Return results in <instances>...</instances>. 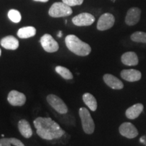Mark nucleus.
<instances>
[{
	"instance_id": "nucleus-12",
	"label": "nucleus",
	"mask_w": 146,
	"mask_h": 146,
	"mask_svg": "<svg viewBox=\"0 0 146 146\" xmlns=\"http://www.w3.org/2000/svg\"><path fill=\"white\" fill-rule=\"evenodd\" d=\"M121 77L125 81L129 82L138 81L141 79V73L140 71L135 69H128V70H123L120 72Z\"/></svg>"
},
{
	"instance_id": "nucleus-1",
	"label": "nucleus",
	"mask_w": 146,
	"mask_h": 146,
	"mask_svg": "<svg viewBox=\"0 0 146 146\" xmlns=\"http://www.w3.org/2000/svg\"><path fill=\"white\" fill-rule=\"evenodd\" d=\"M36 134L46 140L59 139L64 135L65 131L51 118L38 117L33 121Z\"/></svg>"
},
{
	"instance_id": "nucleus-18",
	"label": "nucleus",
	"mask_w": 146,
	"mask_h": 146,
	"mask_svg": "<svg viewBox=\"0 0 146 146\" xmlns=\"http://www.w3.org/2000/svg\"><path fill=\"white\" fill-rule=\"evenodd\" d=\"M36 29L33 27H25L18 31L17 35L21 39H28L36 35Z\"/></svg>"
},
{
	"instance_id": "nucleus-9",
	"label": "nucleus",
	"mask_w": 146,
	"mask_h": 146,
	"mask_svg": "<svg viewBox=\"0 0 146 146\" xmlns=\"http://www.w3.org/2000/svg\"><path fill=\"white\" fill-rule=\"evenodd\" d=\"M26 100L25 95L18 91L12 90L8 94V101L13 106H22L25 104Z\"/></svg>"
},
{
	"instance_id": "nucleus-10",
	"label": "nucleus",
	"mask_w": 146,
	"mask_h": 146,
	"mask_svg": "<svg viewBox=\"0 0 146 146\" xmlns=\"http://www.w3.org/2000/svg\"><path fill=\"white\" fill-rule=\"evenodd\" d=\"M141 11L139 8L133 7L127 11L125 18V23L129 26H134L140 21Z\"/></svg>"
},
{
	"instance_id": "nucleus-23",
	"label": "nucleus",
	"mask_w": 146,
	"mask_h": 146,
	"mask_svg": "<svg viewBox=\"0 0 146 146\" xmlns=\"http://www.w3.org/2000/svg\"><path fill=\"white\" fill-rule=\"evenodd\" d=\"M8 16L9 19L14 23H18L21 21V14L20 13L19 11L16 10H14V9L10 10L8 12Z\"/></svg>"
},
{
	"instance_id": "nucleus-15",
	"label": "nucleus",
	"mask_w": 146,
	"mask_h": 146,
	"mask_svg": "<svg viewBox=\"0 0 146 146\" xmlns=\"http://www.w3.org/2000/svg\"><path fill=\"white\" fill-rule=\"evenodd\" d=\"M18 128L21 134L25 138H30L33 135V131L30 123L25 119L19 120L18 123Z\"/></svg>"
},
{
	"instance_id": "nucleus-13",
	"label": "nucleus",
	"mask_w": 146,
	"mask_h": 146,
	"mask_svg": "<svg viewBox=\"0 0 146 146\" xmlns=\"http://www.w3.org/2000/svg\"><path fill=\"white\" fill-rule=\"evenodd\" d=\"M103 78L106 84L110 88L113 89H122L123 88V82L112 74H106Z\"/></svg>"
},
{
	"instance_id": "nucleus-5",
	"label": "nucleus",
	"mask_w": 146,
	"mask_h": 146,
	"mask_svg": "<svg viewBox=\"0 0 146 146\" xmlns=\"http://www.w3.org/2000/svg\"><path fill=\"white\" fill-rule=\"evenodd\" d=\"M47 101L55 110L61 114H66L68 109L63 100L59 97L54 94L48 95L47 96Z\"/></svg>"
},
{
	"instance_id": "nucleus-20",
	"label": "nucleus",
	"mask_w": 146,
	"mask_h": 146,
	"mask_svg": "<svg viewBox=\"0 0 146 146\" xmlns=\"http://www.w3.org/2000/svg\"><path fill=\"white\" fill-rule=\"evenodd\" d=\"M0 146H25L19 139L16 138H2L0 139Z\"/></svg>"
},
{
	"instance_id": "nucleus-22",
	"label": "nucleus",
	"mask_w": 146,
	"mask_h": 146,
	"mask_svg": "<svg viewBox=\"0 0 146 146\" xmlns=\"http://www.w3.org/2000/svg\"><path fill=\"white\" fill-rule=\"evenodd\" d=\"M131 39L137 43H146V33L141 31L135 32L131 35Z\"/></svg>"
},
{
	"instance_id": "nucleus-24",
	"label": "nucleus",
	"mask_w": 146,
	"mask_h": 146,
	"mask_svg": "<svg viewBox=\"0 0 146 146\" xmlns=\"http://www.w3.org/2000/svg\"><path fill=\"white\" fill-rule=\"evenodd\" d=\"M83 1L84 0H62V2L71 7L81 5L83 3Z\"/></svg>"
},
{
	"instance_id": "nucleus-4",
	"label": "nucleus",
	"mask_w": 146,
	"mask_h": 146,
	"mask_svg": "<svg viewBox=\"0 0 146 146\" xmlns=\"http://www.w3.org/2000/svg\"><path fill=\"white\" fill-rule=\"evenodd\" d=\"M79 116L84 132L87 134H92L95 130V124L89 111L85 108H81L79 109Z\"/></svg>"
},
{
	"instance_id": "nucleus-14",
	"label": "nucleus",
	"mask_w": 146,
	"mask_h": 146,
	"mask_svg": "<svg viewBox=\"0 0 146 146\" xmlns=\"http://www.w3.org/2000/svg\"><path fill=\"white\" fill-rule=\"evenodd\" d=\"M1 45L6 50H15L19 46V41L14 36L9 35L3 37L0 41Z\"/></svg>"
},
{
	"instance_id": "nucleus-29",
	"label": "nucleus",
	"mask_w": 146,
	"mask_h": 146,
	"mask_svg": "<svg viewBox=\"0 0 146 146\" xmlns=\"http://www.w3.org/2000/svg\"><path fill=\"white\" fill-rule=\"evenodd\" d=\"M67 23V21H66H66H65V24H66Z\"/></svg>"
},
{
	"instance_id": "nucleus-11",
	"label": "nucleus",
	"mask_w": 146,
	"mask_h": 146,
	"mask_svg": "<svg viewBox=\"0 0 146 146\" xmlns=\"http://www.w3.org/2000/svg\"><path fill=\"white\" fill-rule=\"evenodd\" d=\"M119 132L121 135L129 139H133L138 135V131L131 123H124L120 126Z\"/></svg>"
},
{
	"instance_id": "nucleus-26",
	"label": "nucleus",
	"mask_w": 146,
	"mask_h": 146,
	"mask_svg": "<svg viewBox=\"0 0 146 146\" xmlns=\"http://www.w3.org/2000/svg\"><path fill=\"white\" fill-rule=\"evenodd\" d=\"M62 32L61 31H60L58 33V36L60 38V37H62Z\"/></svg>"
},
{
	"instance_id": "nucleus-7",
	"label": "nucleus",
	"mask_w": 146,
	"mask_h": 146,
	"mask_svg": "<svg viewBox=\"0 0 146 146\" xmlns=\"http://www.w3.org/2000/svg\"><path fill=\"white\" fill-rule=\"evenodd\" d=\"M115 23L114 16L110 13H105L100 16L97 24V29L99 31H106L111 29Z\"/></svg>"
},
{
	"instance_id": "nucleus-25",
	"label": "nucleus",
	"mask_w": 146,
	"mask_h": 146,
	"mask_svg": "<svg viewBox=\"0 0 146 146\" xmlns=\"http://www.w3.org/2000/svg\"><path fill=\"white\" fill-rule=\"evenodd\" d=\"M140 141H141L142 143H143L144 145H146V137H144V136L142 137L140 139Z\"/></svg>"
},
{
	"instance_id": "nucleus-17",
	"label": "nucleus",
	"mask_w": 146,
	"mask_h": 146,
	"mask_svg": "<svg viewBox=\"0 0 146 146\" xmlns=\"http://www.w3.org/2000/svg\"><path fill=\"white\" fill-rule=\"evenodd\" d=\"M121 61L127 66H136L139 63L137 55L133 52H128L123 54L121 57Z\"/></svg>"
},
{
	"instance_id": "nucleus-2",
	"label": "nucleus",
	"mask_w": 146,
	"mask_h": 146,
	"mask_svg": "<svg viewBox=\"0 0 146 146\" xmlns=\"http://www.w3.org/2000/svg\"><path fill=\"white\" fill-rule=\"evenodd\" d=\"M65 43L70 52L79 56H87L91 52L90 45L82 41L74 35H68L65 38Z\"/></svg>"
},
{
	"instance_id": "nucleus-19",
	"label": "nucleus",
	"mask_w": 146,
	"mask_h": 146,
	"mask_svg": "<svg viewBox=\"0 0 146 146\" xmlns=\"http://www.w3.org/2000/svg\"><path fill=\"white\" fill-rule=\"evenodd\" d=\"M83 100L84 103L91 111H96L98 108V103L95 97L89 93H85L83 96Z\"/></svg>"
},
{
	"instance_id": "nucleus-6",
	"label": "nucleus",
	"mask_w": 146,
	"mask_h": 146,
	"mask_svg": "<svg viewBox=\"0 0 146 146\" xmlns=\"http://www.w3.org/2000/svg\"><path fill=\"white\" fill-rule=\"evenodd\" d=\"M40 43L43 50L47 52L54 53L57 52L59 49L58 42L50 34L43 35L40 39Z\"/></svg>"
},
{
	"instance_id": "nucleus-27",
	"label": "nucleus",
	"mask_w": 146,
	"mask_h": 146,
	"mask_svg": "<svg viewBox=\"0 0 146 146\" xmlns=\"http://www.w3.org/2000/svg\"><path fill=\"white\" fill-rule=\"evenodd\" d=\"M35 1H40V2H47L49 0H34Z\"/></svg>"
},
{
	"instance_id": "nucleus-16",
	"label": "nucleus",
	"mask_w": 146,
	"mask_h": 146,
	"mask_svg": "<svg viewBox=\"0 0 146 146\" xmlns=\"http://www.w3.org/2000/svg\"><path fill=\"white\" fill-rule=\"evenodd\" d=\"M143 110V106L141 104H137L132 106L126 110L125 114L126 116L129 119H135L139 116L140 114L142 112Z\"/></svg>"
},
{
	"instance_id": "nucleus-3",
	"label": "nucleus",
	"mask_w": 146,
	"mask_h": 146,
	"mask_svg": "<svg viewBox=\"0 0 146 146\" xmlns=\"http://www.w3.org/2000/svg\"><path fill=\"white\" fill-rule=\"evenodd\" d=\"M72 14L70 6L64 2H56L49 10V15L53 18H61L68 16Z\"/></svg>"
},
{
	"instance_id": "nucleus-28",
	"label": "nucleus",
	"mask_w": 146,
	"mask_h": 146,
	"mask_svg": "<svg viewBox=\"0 0 146 146\" xmlns=\"http://www.w3.org/2000/svg\"><path fill=\"white\" fill-rule=\"evenodd\" d=\"M1 51L0 50V56H1Z\"/></svg>"
},
{
	"instance_id": "nucleus-8",
	"label": "nucleus",
	"mask_w": 146,
	"mask_h": 146,
	"mask_svg": "<svg viewBox=\"0 0 146 146\" xmlns=\"http://www.w3.org/2000/svg\"><path fill=\"white\" fill-rule=\"evenodd\" d=\"M96 18L92 14L84 12L72 18V21L74 25L78 27L90 26L95 22Z\"/></svg>"
},
{
	"instance_id": "nucleus-21",
	"label": "nucleus",
	"mask_w": 146,
	"mask_h": 146,
	"mask_svg": "<svg viewBox=\"0 0 146 146\" xmlns=\"http://www.w3.org/2000/svg\"><path fill=\"white\" fill-rule=\"evenodd\" d=\"M56 72L59 74L63 78L66 80H70L73 78V75L70 70L66 68V67L62 66H57L55 68Z\"/></svg>"
}]
</instances>
